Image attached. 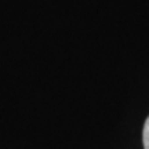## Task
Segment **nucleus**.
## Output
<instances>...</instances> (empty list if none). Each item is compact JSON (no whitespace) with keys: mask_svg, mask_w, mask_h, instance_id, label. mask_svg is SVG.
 <instances>
[{"mask_svg":"<svg viewBox=\"0 0 149 149\" xmlns=\"http://www.w3.org/2000/svg\"><path fill=\"white\" fill-rule=\"evenodd\" d=\"M142 139H144V148L149 149V117L146 119L144 126V133H142Z\"/></svg>","mask_w":149,"mask_h":149,"instance_id":"obj_1","label":"nucleus"}]
</instances>
